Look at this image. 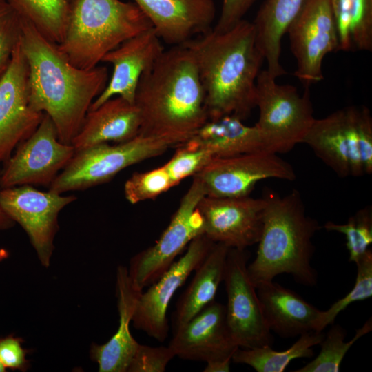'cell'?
<instances>
[{
	"instance_id": "cell-34",
	"label": "cell",
	"mask_w": 372,
	"mask_h": 372,
	"mask_svg": "<svg viewBox=\"0 0 372 372\" xmlns=\"http://www.w3.org/2000/svg\"><path fill=\"white\" fill-rule=\"evenodd\" d=\"M21 21L22 15L8 1L0 3V79L20 41Z\"/></svg>"
},
{
	"instance_id": "cell-2",
	"label": "cell",
	"mask_w": 372,
	"mask_h": 372,
	"mask_svg": "<svg viewBox=\"0 0 372 372\" xmlns=\"http://www.w3.org/2000/svg\"><path fill=\"white\" fill-rule=\"evenodd\" d=\"M134 104L141 116L138 134L168 142H187L208 120L197 67L183 45L164 50L140 78Z\"/></svg>"
},
{
	"instance_id": "cell-39",
	"label": "cell",
	"mask_w": 372,
	"mask_h": 372,
	"mask_svg": "<svg viewBox=\"0 0 372 372\" xmlns=\"http://www.w3.org/2000/svg\"><path fill=\"white\" fill-rule=\"evenodd\" d=\"M231 359L207 362L204 372H228L230 371Z\"/></svg>"
},
{
	"instance_id": "cell-9",
	"label": "cell",
	"mask_w": 372,
	"mask_h": 372,
	"mask_svg": "<svg viewBox=\"0 0 372 372\" xmlns=\"http://www.w3.org/2000/svg\"><path fill=\"white\" fill-rule=\"evenodd\" d=\"M205 196L202 183L194 176L169 225L157 241L130 260L127 271L135 289L143 291L156 281L185 248L204 234L203 220L198 205Z\"/></svg>"
},
{
	"instance_id": "cell-23",
	"label": "cell",
	"mask_w": 372,
	"mask_h": 372,
	"mask_svg": "<svg viewBox=\"0 0 372 372\" xmlns=\"http://www.w3.org/2000/svg\"><path fill=\"white\" fill-rule=\"evenodd\" d=\"M256 292L270 331L293 338L314 331L321 311L295 291L273 280L256 286Z\"/></svg>"
},
{
	"instance_id": "cell-21",
	"label": "cell",
	"mask_w": 372,
	"mask_h": 372,
	"mask_svg": "<svg viewBox=\"0 0 372 372\" xmlns=\"http://www.w3.org/2000/svg\"><path fill=\"white\" fill-rule=\"evenodd\" d=\"M140 126L136 105L114 96L87 112L72 145L79 151L101 143H122L138 135Z\"/></svg>"
},
{
	"instance_id": "cell-27",
	"label": "cell",
	"mask_w": 372,
	"mask_h": 372,
	"mask_svg": "<svg viewBox=\"0 0 372 372\" xmlns=\"http://www.w3.org/2000/svg\"><path fill=\"white\" fill-rule=\"evenodd\" d=\"M338 51L372 50V0H331Z\"/></svg>"
},
{
	"instance_id": "cell-25",
	"label": "cell",
	"mask_w": 372,
	"mask_h": 372,
	"mask_svg": "<svg viewBox=\"0 0 372 372\" xmlns=\"http://www.w3.org/2000/svg\"><path fill=\"white\" fill-rule=\"evenodd\" d=\"M229 247L215 243L194 270L187 287L178 298L173 313V329L189 321L214 300L218 288L223 281Z\"/></svg>"
},
{
	"instance_id": "cell-28",
	"label": "cell",
	"mask_w": 372,
	"mask_h": 372,
	"mask_svg": "<svg viewBox=\"0 0 372 372\" xmlns=\"http://www.w3.org/2000/svg\"><path fill=\"white\" fill-rule=\"evenodd\" d=\"M324 337L322 332L304 333L289 349L281 351L273 350L270 345L252 349L238 347L234 353L231 361L249 365L257 372H282L292 360L311 358L313 355L312 348L320 344Z\"/></svg>"
},
{
	"instance_id": "cell-12",
	"label": "cell",
	"mask_w": 372,
	"mask_h": 372,
	"mask_svg": "<svg viewBox=\"0 0 372 372\" xmlns=\"http://www.w3.org/2000/svg\"><path fill=\"white\" fill-rule=\"evenodd\" d=\"M287 33L296 60L294 75L304 87L322 81V61L339 45L331 0H304Z\"/></svg>"
},
{
	"instance_id": "cell-3",
	"label": "cell",
	"mask_w": 372,
	"mask_h": 372,
	"mask_svg": "<svg viewBox=\"0 0 372 372\" xmlns=\"http://www.w3.org/2000/svg\"><path fill=\"white\" fill-rule=\"evenodd\" d=\"M183 45L195 61L209 119L247 118L256 107V79L265 60L253 23L242 19L226 31L212 28Z\"/></svg>"
},
{
	"instance_id": "cell-43",
	"label": "cell",
	"mask_w": 372,
	"mask_h": 372,
	"mask_svg": "<svg viewBox=\"0 0 372 372\" xmlns=\"http://www.w3.org/2000/svg\"><path fill=\"white\" fill-rule=\"evenodd\" d=\"M0 189H1V187H0Z\"/></svg>"
},
{
	"instance_id": "cell-18",
	"label": "cell",
	"mask_w": 372,
	"mask_h": 372,
	"mask_svg": "<svg viewBox=\"0 0 372 372\" xmlns=\"http://www.w3.org/2000/svg\"><path fill=\"white\" fill-rule=\"evenodd\" d=\"M168 346L180 359L206 363L231 359L239 347L227 326L225 305L215 300L173 329Z\"/></svg>"
},
{
	"instance_id": "cell-36",
	"label": "cell",
	"mask_w": 372,
	"mask_h": 372,
	"mask_svg": "<svg viewBox=\"0 0 372 372\" xmlns=\"http://www.w3.org/2000/svg\"><path fill=\"white\" fill-rule=\"evenodd\" d=\"M175 354L169 346L138 344L127 372H164Z\"/></svg>"
},
{
	"instance_id": "cell-35",
	"label": "cell",
	"mask_w": 372,
	"mask_h": 372,
	"mask_svg": "<svg viewBox=\"0 0 372 372\" xmlns=\"http://www.w3.org/2000/svg\"><path fill=\"white\" fill-rule=\"evenodd\" d=\"M174 156L163 165L176 186L185 178L194 176L214 158L205 149L189 147L180 145Z\"/></svg>"
},
{
	"instance_id": "cell-44",
	"label": "cell",
	"mask_w": 372,
	"mask_h": 372,
	"mask_svg": "<svg viewBox=\"0 0 372 372\" xmlns=\"http://www.w3.org/2000/svg\"><path fill=\"white\" fill-rule=\"evenodd\" d=\"M68 1H70V0H68Z\"/></svg>"
},
{
	"instance_id": "cell-10",
	"label": "cell",
	"mask_w": 372,
	"mask_h": 372,
	"mask_svg": "<svg viewBox=\"0 0 372 372\" xmlns=\"http://www.w3.org/2000/svg\"><path fill=\"white\" fill-rule=\"evenodd\" d=\"M249 258L247 249L229 248L223 278L227 296V326L235 343L244 349L273 343L256 288L247 271Z\"/></svg>"
},
{
	"instance_id": "cell-5",
	"label": "cell",
	"mask_w": 372,
	"mask_h": 372,
	"mask_svg": "<svg viewBox=\"0 0 372 372\" xmlns=\"http://www.w3.org/2000/svg\"><path fill=\"white\" fill-rule=\"evenodd\" d=\"M151 28L134 2L70 0L64 37L57 45L72 65L90 70L124 41Z\"/></svg>"
},
{
	"instance_id": "cell-7",
	"label": "cell",
	"mask_w": 372,
	"mask_h": 372,
	"mask_svg": "<svg viewBox=\"0 0 372 372\" xmlns=\"http://www.w3.org/2000/svg\"><path fill=\"white\" fill-rule=\"evenodd\" d=\"M267 70L256 83V107L259 109L258 128L265 150L285 154L302 143L315 118L309 87L303 94L291 85L276 83Z\"/></svg>"
},
{
	"instance_id": "cell-8",
	"label": "cell",
	"mask_w": 372,
	"mask_h": 372,
	"mask_svg": "<svg viewBox=\"0 0 372 372\" xmlns=\"http://www.w3.org/2000/svg\"><path fill=\"white\" fill-rule=\"evenodd\" d=\"M170 147L166 141L138 134L122 143H101L75 151L49 189L63 194L105 183L124 169L158 156Z\"/></svg>"
},
{
	"instance_id": "cell-24",
	"label": "cell",
	"mask_w": 372,
	"mask_h": 372,
	"mask_svg": "<svg viewBox=\"0 0 372 372\" xmlns=\"http://www.w3.org/2000/svg\"><path fill=\"white\" fill-rule=\"evenodd\" d=\"M181 145L207 149L214 158L266 151L257 126L246 125L242 120L232 115L209 119L187 142Z\"/></svg>"
},
{
	"instance_id": "cell-6",
	"label": "cell",
	"mask_w": 372,
	"mask_h": 372,
	"mask_svg": "<svg viewBox=\"0 0 372 372\" xmlns=\"http://www.w3.org/2000/svg\"><path fill=\"white\" fill-rule=\"evenodd\" d=\"M302 143L341 178L372 173V117L365 106L315 118Z\"/></svg>"
},
{
	"instance_id": "cell-16",
	"label": "cell",
	"mask_w": 372,
	"mask_h": 372,
	"mask_svg": "<svg viewBox=\"0 0 372 372\" xmlns=\"http://www.w3.org/2000/svg\"><path fill=\"white\" fill-rule=\"evenodd\" d=\"M28 65L17 44L10 64L0 79V163L38 127L44 113L30 103Z\"/></svg>"
},
{
	"instance_id": "cell-29",
	"label": "cell",
	"mask_w": 372,
	"mask_h": 372,
	"mask_svg": "<svg viewBox=\"0 0 372 372\" xmlns=\"http://www.w3.org/2000/svg\"><path fill=\"white\" fill-rule=\"evenodd\" d=\"M19 12L48 40L59 45L63 39L68 0H8Z\"/></svg>"
},
{
	"instance_id": "cell-31",
	"label": "cell",
	"mask_w": 372,
	"mask_h": 372,
	"mask_svg": "<svg viewBox=\"0 0 372 372\" xmlns=\"http://www.w3.org/2000/svg\"><path fill=\"white\" fill-rule=\"evenodd\" d=\"M355 263L357 274L353 287L342 298L332 304L328 309L321 311L315 326V331L322 332L328 325L333 324L337 316L351 304L372 296L371 249H369Z\"/></svg>"
},
{
	"instance_id": "cell-22",
	"label": "cell",
	"mask_w": 372,
	"mask_h": 372,
	"mask_svg": "<svg viewBox=\"0 0 372 372\" xmlns=\"http://www.w3.org/2000/svg\"><path fill=\"white\" fill-rule=\"evenodd\" d=\"M142 291L133 287L127 268L119 266L116 273V295L119 324L116 332L103 344H93L91 358L100 372H127L139 343L133 338L130 324Z\"/></svg>"
},
{
	"instance_id": "cell-19",
	"label": "cell",
	"mask_w": 372,
	"mask_h": 372,
	"mask_svg": "<svg viewBox=\"0 0 372 372\" xmlns=\"http://www.w3.org/2000/svg\"><path fill=\"white\" fill-rule=\"evenodd\" d=\"M161 41L151 28L127 39L107 53L101 62L112 64L113 72L89 110L117 96L134 103L141 76L154 65L164 51Z\"/></svg>"
},
{
	"instance_id": "cell-17",
	"label": "cell",
	"mask_w": 372,
	"mask_h": 372,
	"mask_svg": "<svg viewBox=\"0 0 372 372\" xmlns=\"http://www.w3.org/2000/svg\"><path fill=\"white\" fill-rule=\"evenodd\" d=\"M265 198H216L205 196L198 209L204 235L229 248L247 249L258 243L262 229Z\"/></svg>"
},
{
	"instance_id": "cell-37",
	"label": "cell",
	"mask_w": 372,
	"mask_h": 372,
	"mask_svg": "<svg viewBox=\"0 0 372 372\" xmlns=\"http://www.w3.org/2000/svg\"><path fill=\"white\" fill-rule=\"evenodd\" d=\"M25 355L19 338L10 335L0 339V360L6 369L25 370L28 365Z\"/></svg>"
},
{
	"instance_id": "cell-13",
	"label": "cell",
	"mask_w": 372,
	"mask_h": 372,
	"mask_svg": "<svg viewBox=\"0 0 372 372\" xmlns=\"http://www.w3.org/2000/svg\"><path fill=\"white\" fill-rule=\"evenodd\" d=\"M76 200L49 189L40 191L23 185L0 189V206L28 234L42 265L48 267L59 229L60 211Z\"/></svg>"
},
{
	"instance_id": "cell-41",
	"label": "cell",
	"mask_w": 372,
	"mask_h": 372,
	"mask_svg": "<svg viewBox=\"0 0 372 372\" xmlns=\"http://www.w3.org/2000/svg\"><path fill=\"white\" fill-rule=\"evenodd\" d=\"M4 371H6V368L0 360V372H4Z\"/></svg>"
},
{
	"instance_id": "cell-42",
	"label": "cell",
	"mask_w": 372,
	"mask_h": 372,
	"mask_svg": "<svg viewBox=\"0 0 372 372\" xmlns=\"http://www.w3.org/2000/svg\"><path fill=\"white\" fill-rule=\"evenodd\" d=\"M6 1H8V0H0V3Z\"/></svg>"
},
{
	"instance_id": "cell-30",
	"label": "cell",
	"mask_w": 372,
	"mask_h": 372,
	"mask_svg": "<svg viewBox=\"0 0 372 372\" xmlns=\"http://www.w3.org/2000/svg\"><path fill=\"white\" fill-rule=\"evenodd\" d=\"M331 325L320 344L321 349L319 354L295 372H338L342 361L349 349L361 337L371 331L372 320L371 318L366 320L348 342L344 341L346 330L338 324Z\"/></svg>"
},
{
	"instance_id": "cell-11",
	"label": "cell",
	"mask_w": 372,
	"mask_h": 372,
	"mask_svg": "<svg viewBox=\"0 0 372 372\" xmlns=\"http://www.w3.org/2000/svg\"><path fill=\"white\" fill-rule=\"evenodd\" d=\"M75 153L60 141L56 126L44 114L36 130L18 146L0 173V187L40 185L50 187Z\"/></svg>"
},
{
	"instance_id": "cell-33",
	"label": "cell",
	"mask_w": 372,
	"mask_h": 372,
	"mask_svg": "<svg viewBox=\"0 0 372 372\" xmlns=\"http://www.w3.org/2000/svg\"><path fill=\"white\" fill-rule=\"evenodd\" d=\"M175 187L164 165L134 173L125 183L124 195L131 204L152 200Z\"/></svg>"
},
{
	"instance_id": "cell-15",
	"label": "cell",
	"mask_w": 372,
	"mask_h": 372,
	"mask_svg": "<svg viewBox=\"0 0 372 372\" xmlns=\"http://www.w3.org/2000/svg\"><path fill=\"white\" fill-rule=\"evenodd\" d=\"M204 234L194 238L185 254L145 292L138 296L132 320L134 328L163 342L168 335L167 311L176 291L203 260L214 245Z\"/></svg>"
},
{
	"instance_id": "cell-14",
	"label": "cell",
	"mask_w": 372,
	"mask_h": 372,
	"mask_svg": "<svg viewBox=\"0 0 372 372\" xmlns=\"http://www.w3.org/2000/svg\"><path fill=\"white\" fill-rule=\"evenodd\" d=\"M194 176L202 183L205 196L216 198L247 196L262 180L293 181L296 177L288 162L278 154L265 150L213 158Z\"/></svg>"
},
{
	"instance_id": "cell-4",
	"label": "cell",
	"mask_w": 372,
	"mask_h": 372,
	"mask_svg": "<svg viewBox=\"0 0 372 372\" xmlns=\"http://www.w3.org/2000/svg\"><path fill=\"white\" fill-rule=\"evenodd\" d=\"M263 197L266 205L262 232L256 258L247 265L252 283L256 287L280 274L289 273L301 285L315 286L318 276L311 263L314 254L312 239L322 227L307 215L298 190L284 196L269 190Z\"/></svg>"
},
{
	"instance_id": "cell-20",
	"label": "cell",
	"mask_w": 372,
	"mask_h": 372,
	"mask_svg": "<svg viewBox=\"0 0 372 372\" xmlns=\"http://www.w3.org/2000/svg\"><path fill=\"white\" fill-rule=\"evenodd\" d=\"M165 43L180 45L211 29L216 16L213 0H132Z\"/></svg>"
},
{
	"instance_id": "cell-26",
	"label": "cell",
	"mask_w": 372,
	"mask_h": 372,
	"mask_svg": "<svg viewBox=\"0 0 372 372\" xmlns=\"http://www.w3.org/2000/svg\"><path fill=\"white\" fill-rule=\"evenodd\" d=\"M304 0H266L252 23L257 47L274 78L286 74L280 64L281 41Z\"/></svg>"
},
{
	"instance_id": "cell-1",
	"label": "cell",
	"mask_w": 372,
	"mask_h": 372,
	"mask_svg": "<svg viewBox=\"0 0 372 372\" xmlns=\"http://www.w3.org/2000/svg\"><path fill=\"white\" fill-rule=\"evenodd\" d=\"M20 45L28 65L32 107L51 118L60 141L72 144L91 104L108 82L107 67L76 68L23 16Z\"/></svg>"
},
{
	"instance_id": "cell-32",
	"label": "cell",
	"mask_w": 372,
	"mask_h": 372,
	"mask_svg": "<svg viewBox=\"0 0 372 372\" xmlns=\"http://www.w3.org/2000/svg\"><path fill=\"white\" fill-rule=\"evenodd\" d=\"M322 228L344 234L349 254V262H357L372 243V209L368 206L358 211L344 224L331 221Z\"/></svg>"
},
{
	"instance_id": "cell-38",
	"label": "cell",
	"mask_w": 372,
	"mask_h": 372,
	"mask_svg": "<svg viewBox=\"0 0 372 372\" xmlns=\"http://www.w3.org/2000/svg\"><path fill=\"white\" fill-rule=\"evenodd\" d=\"M257 0H223L218 21L214 28L223 32L243 19V17Z\"/></svg>"
},
{
	"instance_id": "cell-40",
	"label": "cell",
	"mask_w": 372,
	"mask_h": 372,
	"mask_svg": "<svg viewBox=\"0 0 372 372\" xmlns=\"http://www.w3.org/2000/svg\"><path fill=\"white\" fill-rule=\"evenodd\" d=\"M14 225V222L6 215L0 206V230L10 229Z\"/></svg>"
}]
</instances>
